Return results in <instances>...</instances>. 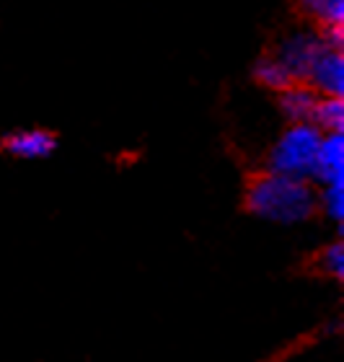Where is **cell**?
Here are the masks:
<instances>
[{
	"label": "cell",
	"instance_id": "52a82bcc",
	"mask_svg": "<svg viewBox=\"0 0 344 362\" xmlns=\"http://www.w3.org/2000/svg\"><path fill=\"white\" fill-rule=\"evenodd\" d=\"M319 98L321 96L311 86L303 83V81H295L285 90H280V109L290 119V124H295V122H311Z\"/></svg>",
	"mask_w": 344,
	"mask_h": 362
},
{
	"label": "cell",
	"instance_id": "8992f818",
	"mask_svg": "<svg viewBox=\"0 0 344 362\" xmlns=\"http://www.w3.org/2000/svg\"><path fill=\"white\" fill-rule=\"evenodd\" d=\"M314 179H321L323 184L344 179V132H329L321 137Z\"/></svg>",
	"mask_w": 344,
	"mask_h": 362
},
{
	"label": "cell",
	"instance_id": "5b68a950",
	"mask_svg": "<svg viewBox=\"0 0 344 362\" xmlns=\"http://www.w3.org/2000/svg\"><path fill=\"white\" fill-rule=\"evenodd\" d=\"M3 148H6L8 156L23 160H39V158H50L55 151H57V137L50 129H16L11 135H6L3 140Z\"/></svg>",
	"mask_w": 344,
	"mask_h": 362
},
{
	"label": "cell",
	"instance_id": "ba28073f",
	"mask_svg": "<svg viewBox=\"0 0 344 362\" xmlns=\"http://www.w3.org/2000/svg\"><path fill=\"white\" fill-rule=\"evenodd\" d=\"M300 16L316 29H339L344 26V0H295Z\"/></svg>",
	"mask_w": 344,
	"mask_h": 362
},
{
	"label": "cell",
	"instance_id": "277c9868",
	"mask_svg": "<svg viewBox=\"0 0 344 362\" xmlns=\"http://www.w3.org/2000/svg\"><path fill=\"white\" fill-rule=\"evenodd\" d=\"M303 83L311 86L319 96H344V49L323 47Z\"/></svg>",
	"mask_w": 344,
	"mask_h": 362
},
{
	"label": "cell",
	"instance_id": "7c38bea8",
	"mask_svg": "<svg viewBox=\"0 0 344 362\" xmlns=\"http://www.w3.org/2000/svg\"><path fill=\"white\" fill-rule=\"evenodd\" d=\"M321 207H323V212L334 220V223H342L344 220V179L323 184Z\"/></svg>",
	"mask_w": 344,
	"mask_h": 362
},
{
	"label": "cell",
	"instance_id": "30bf717a",
	"mask_svg": "<svg viewBox=\"0 0 344 362\" xmlns=\"http://www.w3.org/2000/svg\"><path fill=\"white\" fill-rule=\"evenodd\" d=\"M311 124L321 129L323 135L329 132H344V96H321L314 109Z\"/></svg>",
	"mask_w": 344,
	"mask_h": 362
},
{
	"label": "cell",
	"instance_id": "3957f363",
	"mask_svg": "<svg viewBox=\"0 0 344 362\" xmlns=\"http://www.w3.org/2000/svg\"><path fill=\"white\" fill-rule=\"evenodd\" d=\"M323 47L329 45H326L321 29H295L277 42L275 57L290 70L292 81H306L308 70L321 54Z\"/></svg>",
	"mask_w": 344,
	"mask_h": 362
},
{
	"label": "cell",
	"instance_id": "8fae6325",
	"mask_svg": "<svg viewBox=\"0 0 344 362\" xmlns=\"http://www.w3.org/2000/svg\"><path fill=\"white\" fill-rule=\"evenodd\" d=\"M316 267H319V272L326 274V277L342 279L344 277V243L342 241L329 243V246L316 257Z\"/></svg>",
	"mask_w": 344,
	"mask_h": 362
},
{
	"label": "cell",
	"instance_id": "7a4b0ae2",
	"mask_svg": "<svg viewBox=\"0 0 344 362\" xmlns=\"http://www.w3.org/2000/svg\"><path fill=\"white\" fill-rule=\"evenodd\" d=\"M321 137L323 132L311 122L290 124L280 135V140L272 145L270 158H267V171L311 181L316 171V156H319Z\"/></svg>",
	"mask_w": 344,
	"mask_h": 362
},
{
	"label": "cell",
	"instance_id": "9c48e42d",
	"mask_svg": "<svg viewBox=\"0 0 344 362\" xmlns=\"http://www.w3.org/2000/svg\"><path fill=\"white\" fill-rule=\"evenodd\" d=\"M254 81L259 86H264L267 90H275V93H280V90H285L290 83H295V81H292V76H290V70L285 68L275 54H264V57H259V60H256Z\"/></svg>",
	"mask_w": 344,
	"mask_h": 362
},
{
	"label": "cell",
	"instance_id": "6da1fadb",
	"mask_svg": "<svg viewBox=\"0 0 344 362\" xmlns=\"http://www.w3.org/2000/svg\"><path fill=\"white\" fill-rule=\"evenodd\" d=\"M246 207L251 215L280 226H298L314 218L319 210V194L308 179L264 171L248 181Z\"/></svg>",
	"mask_w": 344,
	"mask_h": 362
}]
</instances>
